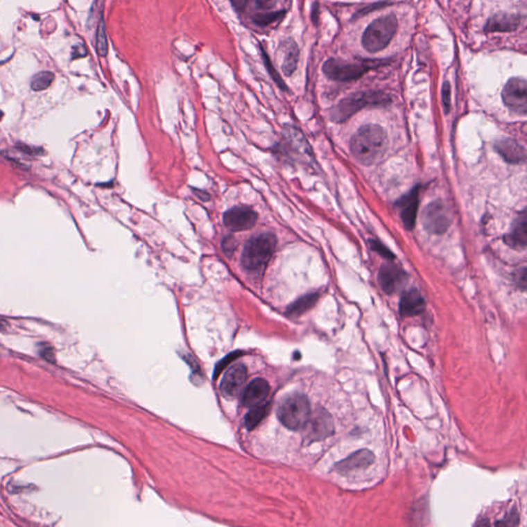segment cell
Listing matches in <instances>:
<instances>
[{
	"label": "cell",
	"mask_w": 527,
	"mask_h": 527,
	"mask_svg": "<svg viewBox=\"0 0 527 527\" xmlns=\"http://www.w3.org/2000/svg\"><path fill=\"white\" fill-rule=\"evenodd\" d=\"M388 135L378 125H365L358 129L350 141L352 156L361 164H375L388 150Z\"/></svg>",
	"instance_id": "cell-1"
},
{
	"label": "cell",
	"mask_w": 527,
	"mask_h": 527,
	"mask_svg": "<svg viewBox=\"0 0 527 527\" xmlns=\"http://www.w3.org/2000/svg\"><path fill=\"white\" fill-rule=\"evenodd\" d=\"M277 239L272 233H261L250 238L241 256L242 268L248 273H260L271 260Z\"/></svg>",
	"instance_id": "cell-2"
},
{
	"label": "cell",
	"mask_w": 527,
	"mask_h": 527,
	"mask_svg": "<svg viewBox=\"0 0 527 527\" xmlns=\"http://www.w3.org/2000/svg\"><path fill=\"white\" fill-rule=\"evenodd\" d=\"M390 97L380 91H363L349 95L331 110V119L336 123L344 122L368 106L388 105Z\"/></svg>",
	"instance_id": "cell-3"
},
{
	"label": "cell",
	"mask_w": 527,
	"mask_h": 527,
	"mask_svg": "<svg viewBox=\"0 0 527 527\" xmlns=\"http://www.w3.org/2000/svg\"><path fill=\"white\" fill-rule=\"evenodd\" d=\"M277 416L286 429L299 431L305 428L311 416L309 399L297 392L286 395L280 401Z\"/></svg>",
	"instance_id": "cell-4"
},
{
	"label": "cell",
	"mask_w": 527,
	"mask_h": 527,
	"mask_svg": "<svg viewBox=\"0 0 527 527\" xmlns=\"http://www.w3.org/2000/svg\"><path fill=\"white\" fill-rule=\"evenodd\" d=\"M397 28V20L394 14L376 19L363 34V49L369 53H377L384 50L394 38Z\"/></svg>",
	"instance_id": "cell-5"
},
{
	"label": "cell",
	"mask_w": 527,
	"mask_h": 527,
	"mask_svg": "<svg viewBox=\"0 0 527 527\" xmlns=\"http://www.w3.org/2000/svg\"><path fill=\"white\" fill-rule=\"evenodd\" d=\"M452 216L443 201H433L422 212V225L429 233L443 235L451 226Z\"/></svg>",
	"instance_id": "cell-6"
},
{
	"label": "cell",
	"mask_w": 527,
	"mask_h": 527,
	"mask_svg": "<svg viewBox=\"0 0 527 527\" xmlns=\"http://www.w3.org/2000/svg\"><path fill=\"white\" fill-rule=\"evenodd\" d=\"M371 65L352 64L345 61L331 58L325 62L322 71L329 80L338 82H349L362 78Z\"/></svg>",
	"instance_id": "cell-7"
},
{
	"label": "cell",
	"mask_w": 527,
	"mask_h": 527,
	"mask_svg": "<svg viewBox=\"0 0 527 527\" xmlns=\"http://www.w3.org/2000/svg\"><path fill=\"white\" fill-rule=\"evenodd\" d=\"M503 103L516 114H526L527 112V84L522 78H512L508 80L501 93Z\"/></svg>",
	"instance_id": "cell-8"
},
{
	"label": "cell",
	"mask_w": 527,
	"mask_h": 527,
	"mask_svg": "<svg viewBox=\"0 0 527 527\" xmlns=\"http://www.w3.org/2000/svg\"><path fill=\"white\" fill-rule=\"evenodd\" d=\"M223 222L232 232L250 230L258 222V214L248 206H236L225 212Z\"/></svg>",
	"instance_id": "cell-9"
},
{
	"label": "cell",
	"mask_w": 527,
	"mask_h": 527,
	"mask_svg": "<svg viewBox=\"0 0 527 527\" xmlns=\"http://www.w3.org/2000/svg\"><path fill=\"white\" fill-rule=\"evenodd\" d=\"M407 280V274L395 264H386L378 273V282L386 294L392 295L399 290Z\"/></svg>",
	"instance_id": "cell-10"
},
{
	"label": "cell",
	"mask_w": 527,
	"mask_h": 527,
	"mask_svg": "<svg viewBox=\"0 0 527 527\" xmlns=\"http://www.w3.org/2000/svg\"><path fill=\"white\" fill-rule=\"evenodd\" d=\"M246 379H248V369L243 363H236L232 365L221 382V392L225 397H236L239 394Z\"/></svg>",
	"instance_id": "cell-11"
},
{
	"label": "cell",
	"mask_w": 527,
	"mask_h": 527,
	"mask_svg": "<svg viewBox=\"0 0 527 527\" xmlns=\"http://www.w3.org/2000/svg\"><path fill=\"white\" fill-rule=\"evenodd\" d=\"M305 428L309 429L308 438L311 441H320L326 439L334 433L333 420L326 410L320 409L314 412L313 415L311 414Z\"/></svg>",
	"instance_id": "cell-12"
},
{
	"label": "cell",
	"mask_w": 527,
	"mask_h": 527,
	"mask_svg": "<svg viewBox=\"0 0 527 527\" xmlns=\"http://www.w3.org/2000/svg\"><path fill=\"white\" fill-rule=\"evenodd\" d=\"M494 148L503 160L511 164H524L526 160V148L514 139H501L495 142Z\"/></svg>",
	"instance_id": "cell-13"
},
{
	"label": "cell",
	"mask_w": 527,
	"mask_h": 527,
	"mask_svg": "<svg viewBox=\"0 0 527 527\" xmlns=\"http://www.w3.org/2000/svg\"><path fill=\"white\" fill-rule=\"evenodd\" d=\"M524 22V17L515 14L494 15L484 27L485 33H511L519 28Z\"/></svg>",
	"instance_id": "cell-14"
},
{
	"label": "cell",
	"mask_w": 527,
	"mask_h": 527,
	"mask_svg": "<svg viewBox=\"0 0 527 527\" xmlns=\"http://www.w3.org/2000/svg\"><path fill=\"white\" fill-rule=\"evenodd\" d=\"M420 188L413 189L409 194L401 198L399 202L401 208V218L407 230H412L415 226L417 218L418 206H420Z\"/></svg>",
	"instance_id": "cell-15"
},
{
	"label": "cell",
	"mask_w": 527,
	"mask_h": 527,
	"mask_svg": "<svg viewBox=\"0 0 527 527\" xmlns=\"http://www.w3.org/2000/svg\"><path fill=\"white\" fill-rule=\"evenodd\" d=\"M270 392L268 382L262 378L252 380L242 392V405L244 407L254 408L261 405Z\"/></svg>",
	"instance_id": "cell-16"
},
{
	"label": "cell",
	"mask_w": 527,
	"mask_h": 527,
	"mask_svg": "<svg viewBox=\"0 0 527 527\" xmlns=\"http://www.w3.org/2000/svg\"><path fill=\"white\" fill-rule=\"evenodd\" d=\"M426 308V301L416 288L406 291L399 300V313L403 318L420 316Z\"/></svg>",
	"instance_id": "cell-17"
},
{
	"label": "cell",
	"mask_w": 527,
	"mask_h": 527,
	"mask_svg": "<svg viewBox=\"0 0 527 527\" xmlns=\"http://www.w3.org/2000/svg\"><path fill=\"white\" fill-rule=\"evenodd\" d=\"M505 242L510 248L516 250H526L527 245V216L526 210H522L510 233L505 236Z\"/></svg>",
	"instance_id": "cell-18"
},
{
	"label": "cell",
	"mask_w": 527,
	"mask_h": 527,
	"mask_svg": "<svg viewBox=\"0 0 527 527\" xmlns=\"http://www.w3.org/2000/svg\"><path fill=\"white\" fill-rule=\"evenodd\" d=\"M375 460V456L369 450L363 449L354 452L345 460L335 465L334 469L340 474L349 473L354 469H365Z\"/></svg>",
	"instance_id": "cell-19"
},
{
	"label": "cell",
	"mask_w": 527,
	"mask_h": 527,
	"mask_svg": "<svg viewBox=\"0 0 527 527\" xmlns=\"http://www.w3.org/2000/svg\"><path fill=\"white\" fill-rule=\"evenodd\" d=\"M284 138H286L288 148L294 152V154L302 157L305 160H311V148H310L307 140L305 139L301 132L297 130L294 127H290L284 132Z\"/></svg>",
	"instance_id": "cell-20"
},
{
	"label": "cell",
	"mask_w": 527,
	"mask_h": 527,
	"mask_svg": "<svg viewBox=\"0 0 527 527\" xmlns=\"http://www.w3.org/2000/svg\"><path fill=\"white\" fill-rule=\"evenodd\" d=\"M282 52H284L282 71L286 76H291L296 71L297 62H299L300 51L295 40H286L282 44Z\"/></svg>",
	"instance_id": "cell-21"
},
{
	"label": "cell",
	"mask_w": 527,
	"mask_h": 527,
	"mask_svg": "<svg viewBox=\"0 0 527 527\" xmlns=\"http://www.w3.org/2000/svg\"><path fill=\"white\" fill-rule=\"evenodd\" d=\"M318 297H320V295L316 294V293H314V294L306 295V296L300 297V299H297L296 302H294V303L288 308V316H301V314L305 313L306 311L311 309V308L316 305Z\"/></svg>",
	"instance_id": "cell-22"
},
{
	"label": "cell",
	"mask_w": 527,
	"mask_h": 527,
	"mask_svg": "<svg viewBox=\"0 0 527 527\" xmlns=\"http://www.w3.org/2000/svg\"><path fill=\"white\" fill-rule=\"evenodd\" d=\"M268 410L269 408L265 404H261V405L252 408V411L245 416L246 429H254L256 428L267 415Z\"/></svg>",
	"instance_id": "cell-23"
},
{
	"label": "cell",
	"mask_w": 527,
	"mask_h": 527,
	"mask_svg": "<svg viewBox=\"0 0 527 527\" xmlns=\"http://www.w3.org/2000/svg\"><path fill=\"white\" fill-rule=\"evenodd\" d=\"M55 76L53 72L42 71L33 76L31 80V89L35 92L46 90L54 82Z\"/></svg>",
	"instance_id": "cell-24"
},
{
	"label": "cell",
	"mask_w": 527,
	"mask_h": 527,
	"mask_svg": "<svg viewBox=\"0 0 527 527\" xmlns=\"http://www.w3.org/2000/svg\"><path fill=\"white\" fill-rule=\"evenodd\" d=\"M97 52L101 57H105L108 53V42L106 37L105 26L103 20H100L96 35Z\"/></svg>",
	"instance_id": "cell-25"
},
{
	"label": "cell",
	"mask_w": 527,
	"mask_h": 527,
	"mask_svg": "<svg viewBox=\"0 0 527 527\" xmlns=\"http://www.w3.org/2000/svg\"><path fill=\"white\" fill-rule=\"evenodd\" d=\"M286 12L280 10V12H266V14H257L252 17V21L256 24L260 25V26H267V25L271 24V23L275 22L278 19L282 18L284 16Z\"/></svg>",
	"instance_id": "cell-26"
},
{
	"label": "cell",
	"mask_w": 527,
	"mask_h": 527,
	"mask_svg": "<svg viewBox=\"0 0 527 527\" xmlns=\"http://www.w3.org/2000/svg\"><path fill=\"white\" fill-rule=\"evenodd\" d=\"M261 51H262V56H263V60L264 63H265L266 68H267L268 72H269L270 76H271V78H273L274 82L276 83V84L278 85V87H279L282 90L284 91H288V87H286V85L284 84V80H282V76L278 74L277 70L275 69V68L273 67V64H272L271 60H270L269 56H268L267 54H266L265 51H264V49H261Z\"/></svg>",
	"instance_id": "cell-27"
},
{
	"label": "cell",
	"mask_w": 527,
	"mask_h": 527,
	"mask_svg": "<svg viewBox=\"0 0 527 527\" xmlns=\"http://www.w3.org/2000/svg\"><path fill=\"white\" fill-rule=\"evenodd\" d=\"M238 248V241L234 236L229 235L223 238L222 240V250L224 254L227 257L231 258L233 256L234 252H236Z\"/></svg>",
	"instance_id": "cell-28"
},
{
	"label": "cell",
	"mask_w": 527,
	"mask_h": 527,
	"mask_svg": "<svg viewBox=\"0 0 527 527\" xmlns=\"http://www.w3.org/2000/svg\"><path fill=\"white\" fill-rule=\"evenodd\" d=\"M370 246H371L372 250H375L377 254L383 257L386 260L392 261L395 258V254L378 240H370Z\"/></svg>",
	"instance_id": "cell-29"
},
{
	"label": "cell",
	"mask_w": 527,
	"mask_h": 527,
	"mask_svg": "<svg viewBox=\"0 0 527 527\" xmlns=\"http://www.w3.org/2000/svg\"><path fill=\"white\" fill-rule=\"evenodd\" d=\"M442 102H443L444 112L445 114H449L451 108V87L449 82H445L442 88Z\"/></svg>",
	"instance_id": "cell-30"
},
{
	"label": "cell",
	"mask_w": 527,
	"mask_h": 527,
	"mask_svg": "<svg viewBox=\"0 0 527 527\" xmlns=\"http://www.w3.org/2000/svg\"><path fill=\"white\" fill-rule=\"evenodd\" d=\"M40 356H42V358H44V360L48 361V362H51V363L56 362V358H55L54 350H53V348L51 347L50 345L42 346V347L40 348Z\"/></svg>",
	"instance_id": "cell-31"
},
{
	"label": "cell",
	"mask_w": 527,
	"mask_h": 527,
	"mask_svg": "<svg viewBox=\"0 0 527 527\" xmlns=\"http://www.w3.org/2000/svg\"><path fill=\"white\" fill-rule=\"evenodd\" d=\"M516 280H517L518 286H521L522 290H526V268L524 267L518 272V275L516 276Z\"/></svg>",
	"instance_id": "cell-32"
},
{
	"label": "cell",
	"mask_w": 527,
	"mask_h": 527,
	"mask_svg": "<svg viewBox=\"0 0 527 527\" xmlns=\"http://www.w3.org/2000/svg\"><path fill=\"white\" fill-rule=\"evenodd\" d=\"M86 49L83 46H74V53H72V57L74 58H78V57L86 56Z\"/></svg>",
	"instance_id": "cell-33"
},
{
	"label": "cell",
	"mask_w": 527,
	"mask_h": 527,
	"mask_svg": "<svg viewBox=\"0 0 527 527\" xmlns=\"http://www.w3.org/2000/svg\"><path fill=\"white\" fill-rule=\"evenodd\" d=\"M275 3V0H257V4L261 8H271Z\"/></svg>",
	"instance_id": "cell-34"
},
{
	"label": "cell",
	"mask_w": 527,
	"mask_h": 527,
	"mask_svg": "<svg viewBox=\"0 0 527 527\" xmlns=\"http://www.w3.org/2000/svg\"><path fill=\"white\" fill-rule=\"evenodd\" d=\"M231 1L237 10H243L245 8L246 4H248V0H231Z\"/></svg>",
	"instance_id": "cell-35"
},
{
	"label": "cell",
	"mask_w": 527,
	"mask_h": 527,
	"mask_svg": "<svg viewBox=\"0 0 527 527\" xmlns=\"http://www.w3.org/2000/svg\"><path fill=\"white\" fill-rule=\"evenodd\" d=\"M194 192H195V195L199 197L200 199L202 200V201H208V200H209L210 197H209V195L207 194V193L202 192V191H198V190H194Z\"/></svg>",
	"instance_id": "cell-36"
},
{
	"label": "cell",
	"mask_w": 527,
	"mask_h": 527,
	"mask_svg": "<svg viewBox=\"0 0 527 527\" xmlns=\"http://www.w3.org/2000/svg\"><path fill=\"white\" fill-rule=\"evenodd\" d=\"M3 327H4L3 320H0V329L3 328Z\"/></svg>",
	"instance_id": "cell-37"
},
{
	"label": "cell",
	"mask_w": 527,
	"mask_h": 527,
	"mask_svg": "<svg viewBox=\"0 0 527 527\" xmlns=\"http://www.w3.org/2000/svg\"><path fill=\"white\" fill-rule=\"evenodd\" d=\"M2 116H3V114H2V112H1V110H0V119H1V118H2Z\"/></svg>",
	"instance_id": "cell-38"
}]
</instances>
